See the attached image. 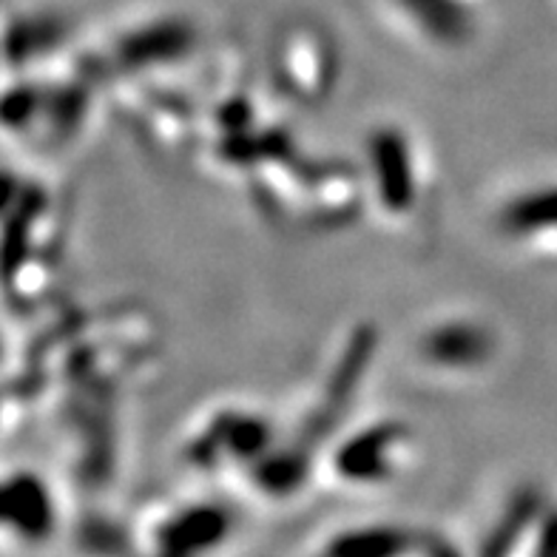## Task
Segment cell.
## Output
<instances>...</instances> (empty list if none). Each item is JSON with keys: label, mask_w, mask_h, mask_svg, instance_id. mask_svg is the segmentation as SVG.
Instances as JSON below:
<instances>
[{"label": "cell", "mask_w": 557, "mask_h": 557, "mask_svg": "<svg viewBox=\"0 0 557 557\" xmlns=\"http://www.w3.org/2000/svg\"><path fill=\"white\" fill-rule=\"evenodd\" d=\"M9 484L21 492V504L7 498V523L9 529H17L21 537H29L37 541L52 532V500H49V492L44 490V484L32 475L12 478Z\"/></svg>", "instance_id": "obj_2"}, {"label": "cell", "mask_w": 557, "mask_h": 557, "mask_svg": "<svg viewBox=\"0 0 557 557\" xmlns=\"http://www.w3.org/2000/svg\"><path fill=\"white\" fill-rule=\"evenodd\" d=\"M407 447L410 438L398 426H370L345 441V447L338 449L336 470L347 484H384V478L398 470L401 461L396 458H401Z\"/></svg>", "instance_id": "obj_1"}, {"label": "cell", "mask_w": 557, "mask_h": 557, "mask_svg": "<svg viewBox=\"0 0 557 557\" xmlns=\"http://www.w3.org/2000/svg\"><path fill=\"white\" fill-rule=\"evenodd\" d=\"M424 350L430 356V361H444L449 364L455 352V364H461L467 356L472 361H481V352L490 347V338L484 336L481 327H470V324H444V327H435L424 336Z\"/></svg>", "instance_id": "obj_3"}]
</instances>
